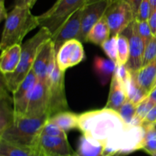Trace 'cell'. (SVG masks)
Masks as SVG:
<instances>
[{
	"mask_svg": "<svg viewBox=\"0 0 156 156\" xmlns=\"http://www.w3.org/2000/svg\"><path fill=\"white\" fill-rule=\"evenodd\" d=\"M155 102L149 96L143 99L141 102L136 105V116L142 120L145 119L148 113L155 105Z\"/></svg>",
	"mask_w": 156,
	"mask_h": 156,
	"instance_id": "obj_29",
	"label": "cell"
},
{
	"mask_svg": "<svg viewBox=\"0 0 156 156\" xmlns=\"http://www.w3.org/2000/svg\"><path fill=\"white\" fill-rule=\"evenodd\" d=\"M85 58V50L82 42L77 39L67 41L56 53V61L59 69L66 71L82 62Z\"/></svg>",
	"mask_w": 156,
	"mask_h": 156,
	"instance_id": "obj_10",
	"label": "cell"
},
{
	"mask_svg": "<svg viewBox=\"0 0 156 156\" xmlns=\"http://www.w3.org/2000/svg\"><path fill=\"white\" fill-rule=\"evenodd\" d=\"M104 17L109 26L111 37L121 34L135 20L132 8L125 0H109Z\"/></svg>",
	"mask_w": 156,
	"mask_h": 156,
	"instance_id": "obj_6",
	"label": "cell"
},
{
	"mask_svg": "<svg viewBox=\"0 0 156 156\" xmlns=\"http://www.w3.org/2000/svg\"><path fill=\"white\" fill-rule=\"evenodd\" d=\"M35 148L44 156H76L68 138L50 136L41 133Z\"/></svg>",
	"mask_w": 156,
	"mask_h": 156,
	"instance_id": "obj_9",
	"label": "cell"
},
{
	"mask_svg": "<svg viewBox=\"0 0 156 156\" xmlns=\"http://www.w3.org/2000/svg\"><path fill=\"white\" fill-rule=\"evenodd\" d=\"M111 38L109 26L105 17L96 23L88 32L86 38V42L101 46L107 40Z\"/></svg>",
	"mask_w": 156,
	"mask_h": 156,
	"instance_id": "obj_22",
	"label": "cell"
},
{
	"mask_svg": "<svg viewBox=\"0 0 156 156\" xmlns=\"http://www.w3.org/2000/svg\"><path fill=\"white\" fill-rule=\"evenodd\" d=\"M118 113L129 125H142V120L136 116V106L129 99H126Z\"/></svg>",
	"mask_w": 156,
	"mask_h": 156,
	"instance_id": "obj_25",
	"label": "cell"
},
{
	"mask_svg": "<svg viewBox=\"0 0 156 156\" xmlns=\"http://www.w3.org/2000/svg\"><path fill=\"white\" fill-rule=\"evenodd\" d=\"M49 116L29 117L15 115V119L7 128L0 132V140L26 148H35L43 126Z\"/></svg>",
	"mask_w": 156,
	"mask_h": 156,
	"instance_id": "obj_2",
	"label": "cell"
},
{
	"mask_svg": "<svg viewBox=\"0 0 156 156\" xmlns=\"http://www.w3.org/2000/svg\"><path fill=\"white\" fill-rule=\"evenodd\" d=\"M41 133L50 136H59V137L67 138L66 132L64 130H62L60 127L58 126L57 125L50 122L49 119L43 126Z\"/></svg>",
	"mask_w": 156,
	"mask_h": 156,
	"instance_id": "obj_32",
	"label": "cell"
},
{
	"mask_svg": "<svg viewBox=\"0 0 156 156\" xmlns=\"http://www.w3.org/2000/svg\"><path fill=\"white\" fill-rule=\"evenodd\" d=\"M7 12L5 7V0H0V21L5 19L7 17Z\"/></svg>",
	"mask_w": 156,
	"mask_h": 156,
	"instance_id": "obj_38",
	"label": "cell"
},
{
	"mask_svg": "<svg viewBox=\"0 0 156 156\" xmlns=\"http://www.w3.org/2000/svg\"><path fill=\"white\" fill-rule=\"evenodd\" d=\"M156 58V38H153L146 44L143 54V67L147 65Z\"/></svg>",
	"mask_w": 156,
	"mask_h": 156,
	"instance_id": "obj_31",
	"label": "cell"
},
{
	"mask_svg": "<svg viewBox=\"0 0 156 156\" xmlns=\"http://www.w3.org/2000/svg\"><path fill=\"white\" fill-rule=\"evenodd\" d=\"M37 26H40L38 16L34 15L30 9L14 6L5 21L0 42L1 50L14 44H21L24 37Z\"/></svg>",
	"mask_w": 156,
	"mask_h": 156,
	"instance_id": "obj_4",
	"label": "cell"
},
{
	"mask_svg": "<svg viewBox=\"0 0 156 156\" xmlns=\"http://www.w3.org/2000/svg\"><path fill=\"white\" fill-rule=\"evenodd\" d=\"M53 122L66 132L73 128H79V114L69 111H62L49 118Z\"/></svg>",
	"mask_w": 156,
	"mask_h": 156,
	"instance_id": "obj_23",
	"label": "cell"
},
{
	"mask_svg": "<svg viewBox=\"0 0 156 156\" xmlns=\"http://www.w3.org/2000/svg\"><path fill=\"white\" fill-rule=\"evenodd\" d=\"M56 54V52L51 39L41 44L32 67V70L37 76L38 80L46 82L48 67L53 57Z\"/></svg>",
	"mask_w": 156,
	"mask_h": 156,
	"instance_id": "obj_15",
	"label": "cell"
},
{
	"mask_svg": "<svg viewBox=\"0 0 156 156\" xmlns=\"http://www.w3.org/2000/svg\"><path fill=\"white\" fill-rule=\"evenodd\" d=\"M149 23L151 29H152V34H153V35H155L156 32V9L151 14L150 18L149 19Z\"/></svg>",
	"mask_w": 156,
	"mask_h": 156,
	"instance_id": "obj_37",
	"label": "cell"
},
{
	"mask_svg": "<svg viewBox=\"0 0 156 156\" xmlns=\"http://www.w3.org/2000/svg\"><path fill=\"white\" fill-rule=\"evenodd\" d=\"M156 122V104L154 106L153 108L149 111L147 116L145 117V119L143 120L142 122V126L146 127L149 125H152V124Z\"/></svg>",
	"mask_w": 156,
	"mask_h": 156,
	"instance_id": "obj_34",
	"label": "cell"
},
{
	"mask_svg": "<svg viewBox=\"0 0 156 156\" xmlns=\"http://www.w3.org/2000/svg\"><path fill=\"white\" fill-rule=\"evenodd\" d=\"M155 87H156V80H155V84H154V87H153V88Z\"/></svg>",
	"mask_w": 156,
	"mask_h": 156,
	"instance_id": "obj_44",
	"label": "cell"
},
{
	"mask_svg": "<svg viewBox=\"0 0 156 156\" xmlns=\"http://www.w3.org/2000/svg\"><path fill=\"white\" fill-rule=\"evenodd\" d=\"M131 73L136 84L149 96L156 80V58L149 64Z\"/></svg>",
	"mask_w": 156,
	"mask_h": 156,
	"instance_id": "obj_16",
	"label": "cell"
},
{
	"mask_svg": "<svg viewBox=\"0 0 156 156\" xmlns=\"http://www.w3.org/2000/svg\"><path fill=\"white\" fill-rule=\"evenodd\" d=\"M1 156H37L36 148H26L0 140Z\"/></svg>",
	"mask_w": 156,
	"mask_h": 156,
	"instance_id": "obj_24",
	"label": "cell"
},
{
	"mask_svg": "<svg viewBox=\"0 0 156 156\" xmlns=\"http://www.w3.org/2000/svg\"><path fill=\"white\" fill-rule=\"evenodd\" d=\"M126 2L129 3V6H131L132 8L133 11V13H134V16H136L137 15V12H138L139 10V8H140V4H141L142 1L143 0H125Z\"/></svg>",
	"mask_w": 156,
	"mask_h": 156,
	"instance_id": "obj_36",
	"label": "cell"
},
{
	"mask_svg": "<svg viewBox=\"0 0 156 156\" xmlns=\"http://www.w3.org/2000/svg\"><path fill=\"white\" fill-rule=\"evenodd\" d=\"M13 99L6 92V87L2 81L0 94V132L5 129L15 119Z\"/></svg>",
	"mask_w": 156,
	"mask_h": 156,
	"instance_id": "obj_19",
	"label": "cell"
},
{
	"mask_svg": "<svg viewBox=\"0 0 156 156\" xmlns=\"http://www.w3.org/2000/svg\"><path fill=\"white\" fill-rule=\"evenodd\" d=\"M98 1H101V0H86V3H85V4H88V3L95 2H98Z\"/></svg>",
	"mask_w": 156,
	"mask_h": 156,
	"instance_id": "obj_41",
	"label": "cell"
},
{
	"mask_svg": "<svg viewBox=\"0 0 156 156\" xmlns=\"http://www.w3.org/2000/svg\"><path fill=\"white\" fill-rule=\"evenodd\" d=\"M86 0H57L42 15H38L40 26L48 29L52 35L73 13L83 7Z\"/></svg>",
	"mask_w": 156,
	"mask_h": 156,
	"instance_id": "obj_5",
	"label": "cell"
},
{
	"mask_svg": "<svg viewBox=\"0 0 156 156\" xmlns=\"http://www.w3.org/2000/svg\"><path fill=\"white\" fill-rule=\"evenodd\" d=\"M37 156H44V155H43L42 154H41V153L39 152V151L37 150Z\"/></svg>",
	"mask_w": 156,
	"mask_h": 156,
	"instance_id": "obj_42",
	"label": "cell"
},
{
	"mask_svg": "<svg viewBox=\"0 0 156 156\" xmlns=\"http://www.w3.org/2000/svg\"><path fill=\"white\" fill-rule=\"evenodd\" d=\"M117 50H118L117 65H126L129 56V42L127 37L123 34L117 35Z\"/></svg>",
	"mask_w": 156,
	"mask_h": 156,
	"instance_id": "obj_26",
	"label": "cell"
},
{
	"mask_svg": "<svg viewBox=\"0 0 156 156\" xmlns=\"http://www.w3.org/2000/svg\"><path fill=\"white\" fill-rule=\"evenodd\" d=\"M151 13H152V9H151L150 0H143L139 8L135 20L138 21H149Z\"/></svg>",
	"mask_w": 156,
	"mask_h": 156,
	"instance_id": "obj_33",
	"label": "cell"
},
{
	"mask_svg": "<svg viewBox=\"0 0 156 156\" xmlns=\"http://www.w3.org/2000/svg\"><path fill=\"white\" fill-rule=\"evenodd\" d=\"M144 128L146 136L143 150L152 155L156 151V122Z\"/></svg>",
	"mask_w": 156,
	"mask_h": 156,
	"instance_id": "obj_27",
	"label": "cell"
},
{
	"mask_svg": "<svg viewBox=\"0 0 156 156\" xmlns=\"http://www.w3.org/2000/svg\"><path fill=\"white\" fill-rule=\"evenodd\" d=\"M129 127L120 113L105 107L79 114V129L82 134L101 145L124 132Z\"/></svg>",
	"mask_w": 156,
	"mask_h": 156,
	"instance_id": "obj_1",
	"label": "cell"
},
{
	"mask_svg": "<svg viewBox=\"0 0 156 156\" xmlns=\"http://www.w3.org/2000/svg\"><path fill=\"white\" fill-rule=\"evenodd\" d=\"M136 24L137 32H138L139 35L141 37V38L144 41L145 44L146 45V44L154 36L150 25H149V21H136Z\"/></svg>",
	"mask_w": 156,
	"mask_h": 156,
	"instance_id": "obj_30",
	"label": "cell"
},
{
	"mask_svg": "<svg viewBox=\"0 0 156 156\" xmlns=\"http://www.w3.org/2000/svg\"><path fill=\"white\" fill-rule=\"evenodd\" d=\"M101 47L105 52L108 58L114 61L115 63H118V50H117V36L111 37L107 40Z\"/></svg>",
	"mask_w": 156,
	"mask_h": 156,
	"instance_id": "obj_28",
	"label": "cell"
},
{
	"mask_svg": "<svg viewBox=\"0 0 156 156\" xmlns=\"http://www.w3.org/2000/svg\"><path fill=\"white\" fill-rule=\"evenodd\" d=\"M48 89L46 82L37 80L28 103L25 116L29 117H41L48 116Z\"/></svg>",
	"mask_w": 156,
	"mask_h": 156,
	"instance_id": "obj_13",
	"label": "cell"
},
{
	"mask_svg": "<svg viewBox=\"0 0 156 156\" xmlns=\"http://www.w3.org/2000/svg\"><path fill=\"white\" fill-rule=\"evenodd\" d=\"M52 34L44 27L21 45V55L19 64L15 72L2 75V82L6 89L12 93L18 88L21 83L32 70L37 54L41 44L51 39Z\"/></svg>",
	"mask_w": 156,
	"mask_h": 156,
	"instance_id": "obj_3",
	"label": "cell"
},
{
	"mask_svg": "<svg viewBox=\"0 0 156 156\" xmlns=\"http://www.w3.org/2000/svg\"><path fill=\"white\" fill-rule=\"evenodd\" d=\"M21 55V44H14L2 50L0 57V70L2 75L15 71Z\"/></svg>",
	"mask_w": 156,
	"mask_h": 156,
	"instance_id": "obj_18",
	"label": "cell"
},
{
	"mask_svg": "<svg viewBox=\"0 0 156 156\" xmlns=\"http://www.w3.org/2000/svg\"><path fill=\"white\" fill-rule=\"evenodd\" d=\"M76 156H105L103 145L94 139L82 134L79 139Z\"/></svg>",
	"mask_w": 156,
	"mask_h": 156,
	"instance_id": "obj_21",
	"label": "cell"
},
{
	"mask_svg": "<svg viewBox=\"0 0 156 156\" xmlns=\"http://www.w3.org/2000/svg\"><path fill=\"white\" fill-rule=\"evenodd\" d=\"M36 2L37 0H15L14 6L20 8H28L31 9Z\"/></svg>",
	"mask_w": 156,
	"mask_h": 156,
	"instance_id": "obj_35",
	"label": "cell"
},
{
	"mask_svg": "<svg viewBox=\"0 0 156 156\" xmlns=\"http://www.w3.org/2000/svg\"><path fill=\"white\" fill-rule=\"evenodd\" d=\"M151 156H156V151H155V153H153V154H152Z\"/></svg>",
	"mask_w": 156,
	"mask_h": 156,
	"instance_id": "obj_43",
	"label": "cell"
},
{
	"mask_svg": "<svg viewBox=\"0 0 156 156\" xmlns=\"http://www.w3.org/2000/svg\"><path fill=\"white\" fill-rule=\"evenodd\" d=\"M121 34L126 35L129 40V56L126 67L131 73H133L143 67V54L146 44L137 32L135 20Z\"/></svg>",
	"mask_w": 156,
	"mask_h": 156,
	"instance_id": "obj_8",
	"label": "cell"
},
{
	"mask_svg": "<svg viewBox=\"0 0 156 156\" xmlns=\"http://www.w3.org/2000/svg\"><path fill=\"white\" fill-rule=\"evenodd\" d=\"M150 2H151V9H152V12H153L156 9V0H150Z\"/></svg>",
	"mask_w": 156,
	"mask_h": 156,
	"instance_id": "obj_40",
	"label": "cell"
},
{
	"mask_svg": "<svg viewBox=\"0 0 156 156\" xmlns=\"http://www.w3.org/2000/svg\"><path fill=\"white\" fill-rule=\"evenodd\" d=\"M149 96L156 103V87H154L152 90V91L149 93Z\"/></svg>",
	"mask_w": 156,
	"mask_h": 156,
	"instance_id": "obj_39",
	"label": "cell"
},
{
	"mask_svg": "<svg viewBox=\"0 0 156 156\" xmlns=\"http://www.w3.org/2000/svg\"><path fill=\"white\" fill-rule=\"evenodd\" d=\"M64 77L65 71L61 70L57 64L53 71L47 78L46 84L48 89L49 118L60 112L66 111L68 108Z\"/></svg>",
	"mask_w": 156,
	"mask_h": 156,
	"instance_id": "obj_7",
	"label": "cell"
},
{
	"mask_svg": "<svg viewBox=\"0 0 156 156\" xmlns=\"http://www.w3.org/2000/svg\"><path fill=\"white\" fill-rule=\"evenodd\" d=\"M127 99L126 87L114 72L111 78L109 96L105 107L118 112Z\"/></svg>",
	"mask_w": 156,
	"mask_h": 156,
	"instance_id": "obj_17",
	"label": "cell"
},
{
	"mask_svg": "<svg viewBox=\"0 0 156 156\" xmlns=\"http://www.w3.org/2000/svg\"><path fill=\"white\" fill-rule=\"evenodd\" d=\"M109 4V0H101L95 2L85 4L82 8V25L79 41H85L88 32L93 26L98 22L105 15Z\"/></svg>",
	"mask_w": 156,
	"mask_h": 156,
	"instance_id": "obj_11",
	"label": "cell"
},
{
	"mask_svg": "<svg viewBox=\"0 0 156 156\" xmlns=\"http://www.w3.org/2000/svg\"><path fill=\"white\" fill-rule=\"evenodd\" d=\"M38 79L33 70H30L18 88L12 94L14 110L17 115H25L30 96Z\"/></svg>",
	"mask_w": 156,
	"mask_h": 156,
	"instance_id": "obj_14",
	"label": "cell"
},
{
	"mask_svg": "<svg viewBox=\"0 0 156 156\" xmlns=\"http://www.w3.org/2000/svg\"><path fill=\"white\" fill-rule=\"evenodd\" d=\"M0 156H1V155H0Z\"/></svg>",
	"mask_w": 156,
	"mask_h": 156,
	"instance_id": "obj_46",
	"label": "cell"
},
{
	"mask_svg": "<svg viewBox=\"0 0 156 156\" xmlns=\"http://www.w3.org/2000/svg\"><path fill=\"white\" fill-rule=\"evenodd\" d=\"M154 36H155V38H156V32H155V35H154Z\"/></svg>",
	"mask_w": 156,
	"mask_h": 156,
	"instance_id": "obj_45",
	"label": "cell"
},
{
	"mask_svg": "<svg viewBox=\"0 0 156 156\" xmlns=\"http://www.w3.org/2000/svg\"><path fill=\"white\" fill-rule=\"evenodd\" d=\"M117 67V63L111 59H107L99 56H96L93 62V68L102 85H106L109 80L112 78Z\"/></svg>",
	"mask_w": 156,
	"mask_h": 156,
	"instance_id": "obj_20",
	"label": "cell"
},
{
	"mask_svg": "<svg viewBox=\"0 0 156 156\" xmlns=\"http://www.w3.org/2000/svg\"><path fill=\"white\" fill-rule=\"evenodd\" d=\"M82 8L73 13L52 35L51 40L56 53L66 41L72 39H79L82 25Z\"/></svg>",
	"mask_w": 156,
	"mask_h": 156,
	"instance_id": "obj_12",
	"label": "cell"
}]
</instances>
